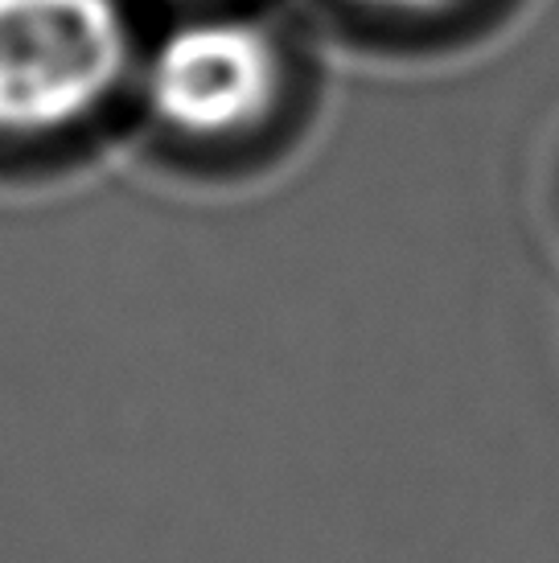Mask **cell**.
I'll use <instances>...</instances> for the list:
<instances>
[{
    "mask_svg": "<svg viewBox=\"0 0 559 563\" xmlns=\"http://www.w3.org/2000/svg\"><path fill=\"white\" fill-rule=\"evenodd\" d=\"M140 49L124 0H0V148L95 124L132 91Z\"/></svg>",
    "mask_w": 559,
    "mask_h": 563,
    "instance_id": "6da1fadb",
    "label": "cell"
},
{
    "mask_svg": "<svg viewBox=\"0 0 559 563\" xmlns=\"http://www.w3.org/2000/svg\"><path fill=\"white\" fill-rule=\"evenodd\" d=\"M132 91L169 141L243 144L276 120L288 95V49L260 16L227 4L186 9L140 49Z\"/></svg>",
    "mask_w": 559,
    "mask_h": 563,
    "instance_id": "7a4b0ae2",
    "label": "cell"
},
{
    "mask_svg": "<svg viewBox=\"0 0 559 563\" xmlns=\"http://www.w3.org/2000/svg\"><path fill=\"white\" fill-rule=\"evenodd\" d=\"M342 9H354V13L366 16H395V21H419V16H440L465 4V0H333Z\"/></svg>",
    "mask_w": 559,
    "mask_h": 563,
    "instance_id": "3957f363",
    "label": "cell"
},
{
    "mask_svg": "<svg viewBox=\"0 0 559 563\" xmlns=\"http://www.w3.org/2000/svg\"><path fill=\"white\" fill-rule=\"evenodd\" d=\"M177 9H215V4H227V0H169Z\"/></svg>",
    "mask_w": 559,
    "mask_h": 563,
    "instance_id": "277c9868",
    "label": "cell"
}]
</instances>
